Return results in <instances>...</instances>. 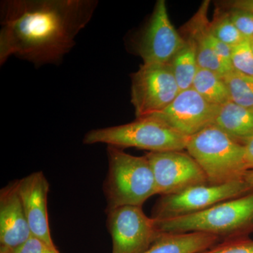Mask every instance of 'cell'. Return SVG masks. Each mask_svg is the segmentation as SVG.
Instances as JSON below:
<instances>
[{
  "label": "cell",
  "instance_id": "1",
  "mask_svg": "<svg viewBox=\"0 0 253 253\" xmlns=\"http://www.w3.org/2000/svg\"><path fill=\"white\" fill-rule=\"evenodd\" d=\"M94 0H9L1 4L0 65L11 56L36 66L59 62L90 21Z\"/></svg>",
  "mask_w": 253,
  "mask_h": 253
},
{
  "label": "cell",
  "instance_id": "2",
  "mask_svg": "<svg viewBox=\"0 0 253 253\" xmlns=\"http://www.w3.org/2000/svg\"><path fill=\"white\" fill-rule=\"evenodd\" d=\"M162 233L204 232L227 239L253 231V191L201 212L156 220Z\"/></svg>",
  "mask_w": 253,
  "mask_h": 253
},
{
  "label": "cell",
  "instance_id": "3",
  "mask_svg": "<svg viewBox=\"0 0 253 253\" xmlns=\"http://www.w3.org/2000/svg\"><path fill=\"white\" fill-rule=\"evenodd\" d=\"M109 172L104 191L106 212L122 206H141L157 195L154 173L146 156H134L109 146Z\"/></svg>",
  "mask_w": 253,
  "mask_h": 253
},
{
  "label": "cell",
  "instance_id": "4",
  "mask_svg": "<svg viewBox=\"0 0 253 253\" xmlns=\"http://www.w3.org/2000/svg\"><path fill=\"white\" fill-rule=\"evenodd\" d=\"M186 150L203 169L209 184L244 179L248 172L245 145L233 139L215 125L190 136Z\"/></svg>",
  "mask_w": 253,
  "mask_h": 253
},
{
  "label": "cell",
  "instance_id": "5",
  "mask_svg": "<svg viewBox=\"0 0 253 253\" xmlns=\"http://www.w3.org/2000/svg\"><path fill=\"white\" fill-rule=\"evenodd\" d=\"M190 136L184 135L150 116L122 126L100 128L88 131L84 144H106L117 148L134 147L150 152L181 151L186 149Z\"/></svg>",
  "mask_w": 253,
  "mask_h": 253
},
{
  "label": "cell",
  "instance_id": "6",
  "mask_svg": "<svg viewBox=\"0 0 253 253\" xmlns=\"http://www.w3.org/2000/svg\"><path fill=\"white\" fill-rule=\"evenodd\" d=\"M253 190L244 179L222 184L208 183L191 186L176 194L161 196L154 206L151 217L164 220L194 214Z\"/></svg>",
  "mask_w": 253,
  "mask_h": 253
},
{
  "label": "cell",
  "instance_id": "7",
  "mask_svg": "<svg viewBox=\"0 0 253 253\" xmlns=\"http://www.w3.org/2000/svg\"><path fill=\"white\" fill-rule=\"evenodd\" d=\"M131 78V101L136 118L163 111L180 91L170 64L141 65Z\"/></svg>",
  "mask_w": 253,
  "mask_h": 253
},
{
  "label": "cell",
  "instance_id": "8",
  "mask_svg": "<svg viewBox=\"0 0 253 253\" xmlns=\"http://www.w3.org/2000/svg\"><path fill=\"white\" fill-rule=\"evenodd\" d=\"M107 214L112 253H144L163 234L156 219L148 217L141 206H122Z\"/></svg>",
  "mask_w": 253,
  "mask_h": 253
},
{
  "label": "cell",
  "instance_id": "9",
  "mask_svg": "<svg viewBox=\"0 0 253 253\" xmlns=\"http://www.w3.org/2000/svg\"><path fill=\"white\" fill-rule=\"evenodd\" d=\"M146 156L154 173L157 194H176L208 183L203 169L188 153L149 152Z\"/></svg>",
  "mask_w": 253,
  "mask_h": 253
},
{
  "label": "cell",
  "instance_id": "10",
  "mask_svg": "<svg viewBox=\"0 0 253 253\" xmlns=\"http://www.w3.org/2000/svg\"><path fill=\"white\" fill-rule=\"evenodd\" d=\"M185 43L170 22L166 1L158 0L138 46L144 64H169Z\"/></svg>",
  "mask_w": 253,
  "mask_h": 253
},
{
  "label": "cell",
  "instance_id": "11",
  "mask_svg": "<svg viewBox=\"0 0 253 253\" xmlns=\"http://www.w3.org/2000/svg\"><path fill=\"white\" fill-rule=\"evenodd\" d=\"M219 109V106L208 102L190 88L179 91L167 108L152 116L184 135L191 136L214 124Z\"/></svg>",
  "mask_w": 253,
  "mask_h": 253
},
{
  "label": "cell",
  "instance_id": "12",
  "mask_svg": "<svg viewBox=\"0 0 253 253\" xmlns=\"http://www.w3.org/2000/svg\"><path fill=\"white\" fill-rule=\"evenodd\" d=\"M209 5V1L203 2L197 12L183 27L182 37L194 41L199 68L210 70L224 78L233 71L231 66L224 62L230 61L231 46L213 36L208 18Z\"/></svg>",
  "mask_w": 253,
  "mask_h": 253
},
{
  "label": "cell",
  "instance_id": "13",
  "mask_svg": "<svg viewBox=\"0 0 253 253\" xmlns=\"http://www.w3.org/2000/svg\"><path fill=\"white\" fill-rule=\"evenodd\" d=\"M17 184L32 235L56 249L50 233L47 211L49 184L45 176L42 172H33L17 180Z\"/></svg>",
  "mask_w": 253,
  "mask_h": 253
},
{
  "label": "cell",
  "instance_id": "14",
  "mask_svg": "<svg viewBox=\"0 0 253 253\" xmlns=\"http://www.w3.org/2000/svg\"><path fill=\"white\" fill-rule=\"evenodd\" d=\"M31 235L16 180L0 191L1 247L12 251L24 244Z\"/></svg>",
  "mask_w": 253,
  "mask_h": 253
},
{
  "label": "cell",
  "instance_id": "15",
  "mask_svg": "<svg viewBox=\"0 0 253 253\" xmlns=\"http://www.w3.org/2000/svg\"><path fill=\"white\" fill-rule=\"evenodd\" d=\"M219 239L204 232L163 233L144 253H202L217 245Z\"/></svg>",
  "mask_w": 253,
  "mask_h": 253
},
{
  "label": "cell",
  "instance_id": "16",
  "mask_svg": "<svg viewBox=\"0 0 253 253\" xmlns=\"http://www.w3.org/2000/svg\"><path fill=\"white\" fill-rule=\"evenodd\" d=\"M214 125L245 145L253 136V109L229 101L219 106Z\"/></svg>",
  "mask_w": 253,
  "mask_h": 253
},
{
  "label": "cell",
  "instance_id": "17",
  "mask_svg": "<svg viewBox=\"0 0 253 253\" xmlns=\"http://www.w3.org/2000/svg\"><path fill=\"white\" fill-rule=\"evenodd\" d=\"M184 40L185 44L176 53L169 63L180 91L192 88L199 68L194 41L189 38H184Z\"/></svg>",
  "mask_w": 253,
  "mask_h": 253
},
{
  "label": "cell",
  "instance_id": "18",
  "mask_svg": "<svg viewBox=\"0 0 253 253\" xmlns=\"http://www.w3.org/2000/svg\"><path fill=\"white\" fill-rule=\"evenodd\" d=\"M192 88L206 101L216 106H220L230 101L224 78L210 70L199 68Z\"/></svg>",
  "mask_w": 253,
  "mask_h": 253
},
{
  "label": "cell",
  "instance_id": "19",
  "mask_svg": "<svg viewBox=\"0 0 253 253\" xmlns=\"http://www.w3.org/2000/svg\"><path fill=\"white\" fill-rule=\"evenodd\" d=\"M230 101L240 106L253 109V76L232 71L224 77Z\"/></svg>",
  "mask_w": 253,
  "mask_h": 253
},
{
  "label": "cell",
  "instance_id": "20",
  "mask_svg": "<svg viewBox=\"0 0 253 253\" xmlns=\"http://www.w3.org/2000/svg\"><path fill=\"white\" fill-rule=\"evenodd\" d=\"M211 31L217 39L231 47L246 40L231 21L227 11H217L211 21Z\"/></svg>",
  "mask_w": 253,
  "mask_h": 253
},
{
  "label": "cell",
  "instance_id": "21",
  "mask_svg": "<svg viewBox=\"0 0 253 253\" xmlns=\"http://www.w3.org/2000/svg\"><path fill=\"white\" fill-rule=\"evenodd\" d=\"M231 64L233 71L253 76V52L250 41L244 40L232 46Z\"/></svg>",
  "mask_w": 253,
  "mask_h": 253
},
{
  "label": "cell",
  "instance_id": "22",
  "mask_svg": "<svg viewBox=\"0 0 253 253\" xmlns=\"http://www.w3.org/2000/svg\"><path fill=\"white\" fill-rule=\"evenodd\" d=\"M231 21L245 39L253 38V14L246 10L232 7L227 11Z\"/></svg>",
  "mask_w": 253,
  "mask_h": 253
},
{
  "label": "cell",
  "instance_id": "23",
  "mask_svg": "<svg viewBox=\"0 0 253 253\" xmlns=\"http://www.w3.org/2000/svg\"><path fill=\"white\" fill-rule=\"evenodd\" d=\"M202 253H253V241L245 237L227 239Z\"/></svg>",
  "mask_w": 253,
  "mask_h": 253
},
{
  "label": "cell",
  "instance_id": "24",
  "mask_svg": "<svg viewBox=\"0 0 253 253\" xmlns=\"http://www.w3.org/2000/svg\"><path fill=\"white\" fill-rule=\"evenodd\" d=\"M9 251L10 253H60L56 248L50 247L45 242L33 235L19 247Z\"/></svg>",
  "mask_w": 253,
  "mask_h": 253
},
{
  "label": "cell",
  "instance_id": "25",
  "mask_svg": "<svg viewBox=\"0 0 253 253\" xmlns=\"http://www.w3.org/2000/svg\"><path fill=\"white\" fill-rule=\"evenodd\" d=\"M245 161L247 170H253V136L245 144Z\"/></svg>",
  "mask_w": 253,
  "mask_h": 253
},
{
  "label": "cell",
  "instance_id": "26",
  "mask_svg": "<svg viewBox=\"0 0 253 253\" xmlns=\"http://www.w3.org/2000/svg\"><path fill=\"white\" fill-rule=\"evenodd\" d=\"M232 7L246 10L253 14V0H239L231 4Z\"/></svg>",
  "mask_w": 253,
  "mask_h": 253
},
{
  "label": "cell",
  "instance_id": "27",
  "mask_svg": "<svg viewBox=\"0 0 253 253\" xmlns=\"http://www.w3.org/2000/svg\"><path fill=\"white\" fill-rule=\"evenodd\" d=\"M244 180L253 189V170L248 171L244 176Z\"/></svg>",
  "mask_w": 253,
  "mask_h": 253
},
{
  "label": "cell",
  "instance_id": "28",
  "mask_svg": "<svg viewBox=\"0 0 253 253\" xmlns=\"http://www.w3.org/2000/svg\"><path fill=\"white\" fill-rule=\"evenodd\" d=\"M0 253H10L9 249L4 247H0Z\"/></svg>",
  "mask_w": 253,
  "mask_h": 253
},
{
  "label": "cell",
  "instance_id": "29",
  "mask_svg": "<svg viewBox=\"0 0 253 253\" xmlns=\"http://www.w3.org/2000/svg\"><path fill=\"white\" fill-rule=\"evenodd\" d=\"M250 42H251V48H252L253 52V38L252 40H251V41H250Z\"/></svg>",
  "mask_w": 253,
  "mask_h": 253
}]
</instances>
